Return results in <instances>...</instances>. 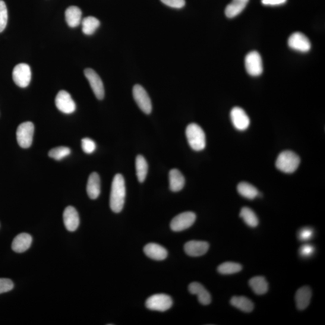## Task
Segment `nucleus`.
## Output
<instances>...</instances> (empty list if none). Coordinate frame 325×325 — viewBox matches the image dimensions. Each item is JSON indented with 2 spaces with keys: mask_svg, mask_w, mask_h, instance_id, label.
<instances>
[{
  "mask_svg": "<svg viewBox=\"0 0 325 325\" xmlns=\"http://www.w3.org/2000/svg\"><path fill=\"white\" fill-rule=\"evenodd\" d=\"M125 195L124 178L121 174H116L113 179L110 197V206L113 212H121L124 207Z\"/></svg>",
  "mask_w": 325,
  "mask_h": 325,
  "instance_id": "f257e3e1",
  "label": "nucleus"
},
{
  "mask_svg": "<svg viewBox=\"0 0 325 325\" xmlns=\"http://www.w3.org/2000/svg\"><path fill=\"white\" fill-rule=\"evenodd\" d=\"M185 135L192 150L200 151L206 147V134L200 125L195 123L189 124L186 128Z\"/></svg>",
  "mask_w": 325,
  "mask_h": 325,
  "instance_id": "f03ea898",
  "label": "nucleus"
},
{
  "mask_svg": "<svg viewBox=\"0 0 325 325\" xmlns=\"http://www.w3.org/2000/svg\"><path fill=\"white\" fill-rule=\"evenodd\" d=\"M299 157L291 151H285L277 156L275 165L283 172L291 173L296 171L300 165Z\"/></svg>",
  "mask_w": 325,
  "mask_h": 325,
  "instance_id": "7ed1b4c3",
  "label": "nucleus"
},
{
  "mask_svg": "<svg viewBox=\"0 0 325 325\" xmlns=\"http://www.w3.org/2000/svg\"><path fill=\"white\" fill-rule=\"evenodd\" d=\"M34 127L32 122L22 123L18 126L17 140L19 145L23 148H29L33 143Z\"/></svg>",
  "mask_w": 325,
  "mask_h": 325,
  "instance_id": "20e7f679",
  "label": "nucleus"
},
{
  "mask_svg": "<svg viewBox=\"0 0 325 325\" xmlns=\"http://www.w3.org/2000/svg\"><path fill=\"white\" fill-rule=\"evenodd\" d=\"M245 68L251 76H259L263 71V62L260 53L257 51L249 52L245 57Z\"/></svg>",
  "mask_w": 325,
  "mask_h": 325,
  "instance_id": "39448f33",
  "label": "nucleus"
},
{
  "mask_svg": "<svg viewBox=\"0 0 325 325\" xmlns=\"http://www.w3.org/2000/svg\"><path fill=\"white\" fill-rule=\"evenodd\" d=\"M172 299L165 294H156L147 300L145 305L148 309L153 311H166L172 307Z\"/></svg>",
  "mask_w": 325,
  "mask_h": 325,
  "instance_id": "423d86ee",
  "label": "nucleus"
},
{
  "mask_svg": "<svg viewBox=\"0 0 325 325\" xmlns=\"http://www.w3.org/2000/svg\"><path fill=\"white\" fill-rule=\"evenodd\" d=\"M132 95L135 103L142 111L145 114H150L152 112V103L144 88L140 84H135L132 89Z\"/></svg>",
  "mask_w": 325,
  "mask_h": 325,
  "instance_id": "0eeeda50",
  "label": "nucleus"
},
{
  "mask_svg": "<svg viewBox=\"0 0 325 325\" xmlns=\"http://www.w3.org/2000/svg\"><path fill=\"white\" fill-rule=\"evenodd\" d=\"M197 216L192 211L182 213L175 216L170 222V228L173 231L178 232L184 231L193 225Z\"/></svg>",
  "mask_w": 325,
  "mask_h": 325,
  "instance_id": "6e6552de",
  "label": "nucleus"
},
{
  "mask_svg": "<svg viewBox=\"0 0 325 325\" xmlns=\"http://www.w3.org/2000/svg\"><path fill=\"white\" fill-rule=\"evenodd\" d=\"M12 77L15 83L20 87H26L29 85L31 72L29 65L20 64L15 66L12 72Z\"/></svg>",
  "mask_w": 325,
  "mask_h": 325,
  "instance_id": "1a4fd4ad",
  "label": "nucleus"
},
{
  "mask_svg": "<svg viewBox=\"0 0 325 325\" xmlns=\"http://www.w3.org/2000/svg\"><path fill=\"white\" fill-rule=\"evenodd\" d=\"M57 108L65 114H71L76 109V106L71 95L65 90H61L55 100Z\"/></svg>",
  "mask_w": 325,
  "mask_h": 325,
  "instance_id": "9d476101",
  "label": "nucleus"
},
{
  "mask_svg": "<svg viewBox=\"0 0 325 325\" xmlns=\"http://www.w3.org/2000/svg\"><path fill=\"white\" fill-rule=\"evenodd\" d=\"M288 45L290 49L301 53L310 51L311 44L307 36L301 32L293 33L288 39Z\"/></svg>",
  "mask_w": 325,
  "mask_h": 325,
  "instance_id": "9b49d317",
  "label": "nucleus"
},
{
  "mask_svg": "<svg viewBox=\"0 0 325 325\" xmlns=\"http://www.w3.org/2000/svg\"><path fill=\"white\" fill-rule=\"evenodd\" d=\"M85 77L87 79L95 96L97 99L103 100L104 97V87L102 79L92 69L87 68L84 71Z\"/></svg>",
  "mask_w": 325,
  "mask_h": 325,
  "instance_id": "f8f14e48",
  "label": "nucleus"
},
{
  "mask_svg": "<svg viewBox=\"0 0 325 325\" xmlns=\"http://www.w3.org/2000/svg\"><path fill=\"white\" fill-rule=\"evenodd\" d=\"M231 119L234 127L239 131H245L250 125V119L241 107H235L231 110Z\"/></svg>",
  "mask_w": 325,
  "mask_h": 325,
  "instance_id": "ddd939ff",
  "label": "nucleus"
},
{
  "mask_svg": "<svg viewBox=\"0 0 325 325\" xmlns=\"http://www.w3.org/2000/svg\"><path fill=\"white\" fill-rule=\"evenodd\" d=\"M184 249L189 256L200 257L207 253L209 244L206 242L192 241L186 243Z\"/></svg>",
  "mask_w": 325,
  "mask_h": 325,
  "instance_id": "4468645a",
  "label": "nucleus"
},
{
  "mask_svg": "<svg viewBox=\"0 0 325 325\" xmlns=\"http://www.w3.org/2000/svg\"><path fill=\"white\" fill-rule=\"evenodd\" d=\"M63 217L66 228L69 231H75L78 228L80 224V218L75 208L72 206L66 207Z\"/></svg>",
  "mask_w": 325,
  "mask_h": 325,
  "instance_id": "2eb2a0df",
  "label": "nucleus"
},
{
  "mask_svg": "<svg viewBox=\"0 0 325 325\" xmlns=\"http://www.w3.org/2000/svg\"><path fill=\"white\" fill-rule=\"evenodd\" d=\"M189 291L192 295H197L199 302L202 305H209L211 302L210 293L200 283L194 282L189 286Z\"/></svg>",
  "mask_w": 325,
  "mask_h": 325,
  "instance_id": "dca6fc26",
  "label": "nucleus"
},
{
  "mask_svg": "<svg viewBox=\"0 0 325 325\" xmlns=\"http://www.w3.org/2000/svg\"><path fill=\"white\" fill-rule=\"evenodd\" d=\"M312 291L310 287L304 286L298 290L296 293L295 301L298 310H304L310 304Z\"/></svg>",
  "mask_w": 325,
  "mask_h": 325,
  "instance_id": "f3484780",
  "label": "nucleus"
},
{
  "mask_svg": "<svg viewBox=\"0 0 325 325\" xmlns=\"http://www.w3.org/2000/svg\"><path fill=\"white\" fill-rule=\"evenodd\" d=\"M147 256L155 260H163L168 257V251L165 248L156 244H147L144 249Z\"/></svg>",
  "mask_w": 325,
  "mask_h": 325,
  "instance_id": "a211bd4d",
  "label": "nucleus"
},
{
  "mask_svg": "<svg viewBox=\"0 0 325 325\" xmlns=\"http://www.w3.org/2000/svg\"><path fill=\"white\" fill-rule=\"evenodd\" d=\"M32 243V238L27 233H22L16 236L12 242V248L17 253H22L30 248Z\"/></svg>",
  "mask_w": 325,
  "mask_h": 325,
  "instance_id": "6ab92c4d",
  "label": "nucleus"
},
{
  "mask_svg": "<svg viewBox=\"0 0 325 325\" xmlns=\"http://www.w3.org/2000/svg\"><path fill=\"white\" fill-rule=\"evenodd\" d=\"M101 192L100 176L97 172L91 173L88 179L87 193L91 200H96L99 197Z\"/></svg>",
  "mask_w": 325,
  "mask_h": 325,
  "instance_id": "aec40b11",
  "label": "nucleus"
},
{
  "mask_svg": "<svg viewBox=\"0 0 325 325\" xmlns=\"http://www.w3.org/2000/svg\"><path fill=\"white\" fill-rule=\"evenodd\" d=\"M169 188L170 191L177 192L182 190L185 184V179L179 170L173 169L169 173Z\"/></svg>",
  "mask_w": 325,
  "mask_h": 325,
  "instance_id": "412c9836",
  "label": "nucleus"
},
{
  "mask_svg": "<svg viewBox=\"0 0 325 325\" xmlns=\"http://www.w3.org/2000/svg\"><path fill=\"white\" fill-rule=\"evenodd\" d=\"M82 12L77 6H70L65 11V19L69 27H77L81 22Z\"/></svg>",
  "mask_w": 325,
  "mask_h": 325,
  "instance_id": "4be33fe9",
  "label": "nucleus"
},
{
  "mask_svg": "<svg viewBox=\"0 0 325 325\" xmlns=\"http://www.w3.org/2000/svg\"><path fill=\"white\" fill-rule=\"evenodd\" d=\"M249 1V0H233L225 9V14L226 17L233 18L241 14Z\"/></svg>",
  "mask_w": 325,
  "mask_h": 325,
  "instance_id": "5701e85b",
  "label": "nucleus"
},
{
  "mask_svg": "<svg viewBox=\"0 0 325 325\" xmlns=\"http://www.w3.org/2000/svg\"><path fill=\"white\" fill-rule=\"evenodd\" d=\"M249 285L255 294L258 295L265 294L269 289L267 281L263 276H258L252 277L249 280Z\"/></svg>",
  "mask_w": 325,
  "mask_h": 325,
  "instance_id": "b1692460",
  "label": "nucleus"
},
{
  "mask_svg": "<svg viewBox=\"0 0 325 325\" xmlns=\"http://www.w3.org/2000/svg\"><path fill=\"white\" fill-rule=\"evenodd\" d=\"M230 303L239 310L246 312H250L254 310V305L250 299L244 296H234Z\"/></svg>",
  "mask_w": 325,
  "mask_h": 325,
  "instance_id": "393cba45",
  "label": "nucleus"
},
{
  "mask_svg": "<svg viewBox=\"0 0 325 325\" xmlns=\"http://www.w3.org/2000/svg\"><path fill=\"white\" fill-rule=\"evenodd\" d=\"M238 191L240 195L248 200H254L259 195L257 188L247 182H240L238 185Z\"/></svg>",
  "mask_w": 325,
  "mask_h": 325,
  "instance_id": "a878e982",
  "label": "nucleus"
},
{
  "mask_svg": "<svg viewBox=\"0 0 325 325\" xmlns=\"http://www.w3.org/2000/svg\"><path fill=\"white\" fill-rule=\"evenodd\" d=\"M82 31L86 35H91L100 27V22L94 17H87L81 21Z\"/></svg>",
  "mask_w": 325,
  "mask_h": 325,
  "instance_id": "bb28decb",
  "label": "nucleus"
},
{
  "mask_svg": "<svg viewBox=\"0 0 325 325\" xmlns=\"http://www.w3.org/2000/svg\"><path fill=\"white\" fill-rule=\"evenodd\" d=\"M135 169L138 181L144 182L147 178L148 166L147 160L143 156L138 155L135 159Z\"/></svg>",
  "mask_w": 325,
  "mask_h": 325,
  "instance_id": "cd10ccee",
  "label": "nucleus"
},
{
  "mask_svg": "<svg viewBox=\"0 0 325 325\" xmlns=\"http://www.w3.org/2000/svg\"><path fill=\"white\" fill-rule=\"evenodd\" d=\"M240 216L244 219L245 222L247 225L251 227H256L258 225V217L254 212V211L251 210L249 207H245L242 208Z\"/></svg>",
  "mask_w": 325,
  "mask_h": 325,
  "instance_id": "c85d7f7f",
  "label": "nucleus"
},
{
  "mask_svg": "<svg viewBox=\"0 0 325 325\" xmlns=\"http://www.w3.org/2000/svg\"><path fill=\"white\" fill-rule=\"evenodd\" d=\"M242 269L241 264L234 262H225L219 265L217 271L223 274H231L241 272Z\"/></svg>",
  "mask_w": 325,
  "mask_h": 325,
  "instance_id": "c756f323",
  "label": "nucleus"
},
{
  "mask_svg": "<svg viewBox=\"0 0 325 325\" xmlns=\"http://www.w3.org/2000/svg\"><path fill=\"white\" fill-rule=\"evenodd\" d=\"M71 154V150L68 147H59L50 151L49 156L56 160H61Z\"/></svg>",
  "mask_w": 325,
  "mask_h": 325,
  "instance_id": "7c9ffc66",
  "label": "nucleus"
},
{
  "mask_svg": "<svg viewBox=\"0 0 325 325\" xmlns=\"http://www.w3.org/2000/svg\"><path fill=\"white\" fill-rule=\"evenodd\" d=\"M8 20V9L5 3L0 0V33L4 31Z\"/></svg>",
  "mask_w": 325,
  "mask_h": 325,
  "instance_id": "2f4dec72",
  "label": "nucleus"
},
{
  "mask_svg": "<svg viewBox=\"0 0 325 325\" xmlns=\"http://www.w3.org/2000/svg\"><path fill=\"white\" fill-rule=\"evenodd\" d=\"M81 147L84 152L91 154L96 150V144L90 138H84L81 140Z\"/></svg>",
  "mask_w": 325,
  "mask_h": 325,
  "instance_id": "473e14b6",
  "label": "nucleus"
},
{
  "mask_svg": "<svg viewBox=\"0 0 325 325\" xmlns=\"http://www.w3.org/2000/svg\"><path fill=\"white\" fill-rule=\"evenodd\" d=\"M313 229L309 227H305L299 231L298 239L302 242L308 241L313 237Z\"/></svg>",
  "mask_w": 325,
  "mask_h": 325,
  "instance_id": "72a5a7b5",
  "label": "nucleus"
},
{
  "mask_svg": "<svg viewBox=\"0 0 325 325\" xmlns=\"http://www.w3.org/2000/svg\"><path fill=\"white\" fill-rule=\"evenodd\" d=\"M14 288V283L11 280L0 278V294L11 291Z\"/></svg>",
  "mask_w": 325,
  "mask_h": 325,
  "instance_id": "f704fd0d",
  "label": "nucleus"
},
{
  "mask_svg": "<svg viewBox=\"0 0 325 325\" xmlns=\"http://www.w3.org/2000/svg\"><path fill=\"white\" fill-rule=\"evenodd\" d=\"M163 4L175 9H181L185 5V0H160Z\"/></svg>",
  "mask_w": 325,
  "mask_h": 325,
  "instance_id": "c9c22d12",
  "label": "nucleus"
},
{
  "mask_svg": "<svg viewBox=\"0 0 325 325\" xmlns=\"http://www.w3.org/2000/svg\"><path fill=\"white\" fill-rule=\"evenodd\" d=\"M314 248L310 245H302L299 249V254L302 257L307 258L311 256L314 254Z\"/></svg>",
  "mask_w": 325,
  "mask_h": 325,
  "instance_id": "e433bc0d",
  "label": "nucleus"
},
{
  "mask_svg": "<svg viewBox=\"0 0 325 325\" xmlns=\"http://www.w3.org/2000/svg\"><path fill=\"white\" fill-rule=\"evenodd\" d=\"M287 0H261V3L265 6H280L285 4Z\"/></svg>",
  "mask_w": 325,
  "mask_h": 325,
  "instance_id": "4c0bfd02",
  "label": "nucleus"
}]
</instances>
